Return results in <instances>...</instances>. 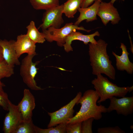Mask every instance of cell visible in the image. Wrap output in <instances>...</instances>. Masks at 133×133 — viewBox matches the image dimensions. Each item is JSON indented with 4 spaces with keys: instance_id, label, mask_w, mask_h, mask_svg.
Listing matches in <instances>:
<instances>
[{
    "instance_id": "obj_30",
    "label": "cell",
    "mask_w": 133,
    "mask_h": 133,
    "mask_svg": "<svg viewBox=\"0 0 133 133\" xmlns=\"http://www.w3.org/2000/svg\"><path fill=\"white\" fill-rule=\"evenodd\" d=\"M1 79H0V90H3V87L5 86V84L1 81Z\"/></svg>"
},
{
    "instance_id": "obj_5",
    "label": "cell",
    "mask_w": 133,
    "mask_h": 133,
    "mask_svg": "<svg viewBox=\"0 0 133 133\" xmlns=\"http://www.w3.org/2000/svg\"><path fill=\"white\" fill-rule=\"evenodd\" d=\"M35 55H27L20 63V74L24 82L32 90L37 91L43 89L38 86L34 79L38 68L36 66L40 62H33V59Z\"/></svg>"
},
{
    "instance_id": "obj_8",
    "label": "cell",
    "mask_w": 133,
    "mask_h": 133,
    "mask_svg": "<svg viewBox=\"0 0 133 133\" xmlns=\"http://www.w3.org/2000/svg\"><path fill=\"white\" fill-rule=\"evenodd\" d=\"M110 105L107 108V112L115 110L118 115L125 116L131 115L133 112V96L118 99L113 97L109 99Z\"/></svg>"
},
{
    "instance_id": "obj_12",
    "label": "cell",
    "mask_w": 133,
    "mask_h": 133,
    "mask_svg": "<svg viewBox=\"0 0 133 133\" xmlns=\"http://www.w3.org/2000/svg\"><path fill=\"white\" fill-rule=\"evenodd\" d=\"M14 47L18 58L24 53L29 55H36L35 44L26 34H21L17 36L15 42Z\"/></svg>"
},
{
    "instance_id": "obj_10",
    "label": "cell",
    "mask_w": 133,
    "mask_h": 133,
    "mask_svg": "<svg viewBox=\"0 0 133 133\" xmlns=\"http://www.w3.org/2000/svg\"><path fill=\"white\" fill-rule=\"evenodd\" d=\"M97 15L100 17L102 23L105 26L110 21L113 25L118 24L121 20L117 9L110 2H101Z\"/></svg>"
},
{
    "instance_id": "obj_2",
    "label": "cell",
    "mask_w": 133,
    "mask_h": 133,
    "mask_svg": "<svg viewBox=\"0 0 133 133\" xmlns=\"http://www.w3.org/2000/svg\"><path fill=\"white\" fill-rule=\"evenodd\" d=\"M100 97L95 90H87L80 98L76 104L81 105L79 111L75 115L69 119L66 124H73L82 122L90 118L98 120L102 116V113L107 112V108L101 105H97V101Z\"/></svg>"
},
{
    "instance_id": "obj_9",
    "label": "cell",
    "mask_w": 133,
    "mask_h": 133,
    "mask_svg": "<svg viewBox=\"0 0 133 133\" xmlns=\"http://www.w3.org/2000/svg\"><path fill=\"white\" fill-rule=\"evenodd\" d=\"M17 106L22 121L29 122L32 120L33 111L35 106V100L29 89H24L23 98Z\"/></svg>"
},
{
    "instance_id": "obj_19",
    "label": "cell",
    "mask_w": 133,
    "mask_h": 133,
    "mask_svg": "<svg viewBox=\"0 0 133 133\" xmlns=\"http://www.w3.org/2000/svg\"><path fill=\"white\" fill-rule=\"evenodd\" d=\"M30 3L35 9L46 10L60 5L59 0H30Z\"/></svg>"
},
{
    "instance_id": "obj_24",
    "label": "cell",
    "mask_w": 133,
    "mask_h": 133,
    "mask_svg": "<svg viewBox=\"0 0 133 133\" xmlns=\"http://www.w3.org/2000/svg\"><path fill=\"white\" fill-rule=\"evenodd\" d=\"M82 122L73 124H66V133H82Z\"/></svg>"
},
{
    "instance_id": "obj_3",
    "label": "cell",
    "mask_w": 133,
    "mask_h": 133,
    "mask_svg": "<svg viewBox=\"0 0 133 133\" xmlns=\"http://www.w3.org/2000/svg\"><path fill=\"white\" fill-rule=\"evenodd\" d=\"M91 81L99 96L97 102L100 103L113 97H122L129 93L130 87H120L110 81L101 74L97 75Z\"/></svg>"
},
{
    "instance_id": "obj_27",
    "label": "cell",
    "mask_w": 133,
    "mask_h": 133,
    "mask_svg": "<svg viewBox=\"0 0 133 133\" xmlns=\"http://www.w3.org/2000/svg\"><path fill=\"white\" fill-rule=\"evenodd\" d=\"M96 0H82L81 8H86L89 6Z\"/></svg>"
},
{
    "instance_id": "obj_13",
    "label": "cell",
    "mask_w": 133,
    "mask_h": 133,
    "mask_svg": "<svg viewBox=\"0 0 133 133\" xmlns=\"http://www.w3.org/2000/svg\"><path fill=\"white\" fill-rule=\"evenodd\" d=\"M100 35V34L98 31L88 35L84 34L79 32L74 31L67 36L63 46L65 51L68 52L73 51L71 44L72 42L74 40L82 41L86 45L88 44L89 43L96 44L97 41L95 39L94 37L95 36H99Z\"/></svg>"
},
{
    "instance_id": "obj_28",
    "label": "cell",
    "mask_w": 133,
    "mask_h": 133,
    "mask_svg": "<svg viewBox=\"0 0 133 133\" xmlns=\"http://www.w3.org/2000/svg\"><path fill=\"white\" fill-rule=\"evenodd\" d=\"M127 31L128 32V33L129 36V38L130 39V42L131 43V48H130V49L131 52L132 53H133V45L132 44V41L131 40V38L129 34V31L128 30Z\"/></svg>"
},
{
    "instance_id": "obj_21",
    "label": "cell",
    "mask_w": 133,
    "mask_h": 133,
    "mask_svg": "<svg viewBox=\"0 0 133 133\" xmlns=\"http://www.w3.org/2000/svg\"><path fill=\"white\" fill-rule=\"evenodd\" d=\"M35 126L32 120L29 122L22 121L17 126L13 133H35Z\"/></svg>"
},
{
    "instance_id": "obj_6",
    "label": "cell",
    "mask_w": 133,
    "mask_h": 133,
    "mask_svg": "<svg viewBox=\"0 0 133 133\" xmlns=\"http://www.w3.org/2000/svg\"><path fill=\"white\" fill-rule=\"evenodd\" d=\"M82 96V93L78 92L76 97L66 105L54 112H48L50 120L48 128L54 127L61 123H66L69 119L73 116V108Z\"/></svg>"
},
{
    "instance_id": "obj_15",
    "label": "cell",
    "mask_w": 133,
    "mask_h": 133,
    "mask_svg": "<svg viewBox=\"0 0 133 133\" xmlns=\"http://www.w3.org/2000/svg\"><path fill=\"white\" fill-rule=\"evenodd\" d=\"M122 50V54L120 56L116 54L112 51V54L115 57L116 66L117 69L121 71H126L130 74L133 72V63L129 60V55L130 53L128 51L127 47L123 43H121L120 47Z\"/></svg>"
},
{
    "instance_id": "obj_25",
    "label": "cell",
    "mask_w": 133,
    "mask_h": 133,
    "mask_svg": "<svg viewBox=\"0 0 133 133\" xmlns=\"http://www.w3.org/2000/svg\"><path fill=\"white\" fill-rule=\"evenodd\" d=\"M10 101L7 94L3 90H0V106L4 110L8 111Z\"/></svg>"
},
{
    "instance_id": "obj_17",
    "label": "cell",
    "mask_w": 133,
    "mask_h": 133,
    "mask_svg": "<svg viewBox=\"0 0 133 133\" xmlns=\"http://www.w3.org/2000/svg\"><path fill=\"white\" fill-rule=\"evenodd\" d=\"M82 0H68L63 5L62 12L68 18H73L81 7Z\"/></svg>"
},
{
    "instance_id": "obj_20",
    "label": "cell",
    "mask_w": 133,
    "mask_h": 133,
    "mask_svg": "<svg viewBox=\"0 0 133 133\" xmlns=\"http://www.w3.org/2000/svg\"><path fill=\"white\" fill-rule=\"evenodd\" d=\"M66 123H61L55 126L46 129H42L35 126V133H66Z\"/></svg>"
},
{
    "instance_id": "obj_32",
    "label": "cell",
    "mask_w": 133,
    "mask_h": 133,
    "mask_svg": "<svg viewBox=\"0 0 133 133\" xmlns=\"http://www.w3.org/2000/svg\"><path fill=\"white\" fill-rule=\"evenodd\" d=\"M133 125H131L130 126V128L132 129L133 130Z\"/></svg>"
},
{
    "instance_id": "obj_31",
    "label": "cell",
    "mask_w": 133,
    "mask_h": 133,
    "mask_svg": "<svg viewBox=\"0 0 133 133\" xmlns=\"http://www.w3.org/2000/svg\"><path fill=\"white\" fill-rule=\"evenodd\" d=\"M116 0H111L110 1L112 3L114 4V3L115 2Z\"/></svg>"
},
{
    "instance_id": "obj_4",
    "label": "cell",
    "mask_w": 133,
    "mask_h": 133,
    "mask_svg": "<svg viewBox=\"0 0 133 133\" xmlns=\"http://www.w3.org/2000/svg\"><path fill=\"white\" fill-rule=\"evenodd\" d=\"M42 30L46 40L50 43L55 41L57 45L60 47L63 46L67 37L73 31L81 30L89 32L91 31L86 30L83 26L79 27L72 22L66 23L61 28L50 27Z\"/></svg>"
},
{
    "instance_id": "obj_18",
    "label": "cell",
    "mask_w": 133,
    "mask_h": 133,
    "mask_svg": "<svg viewBox=\"0 0 133 133\" xmlns=\"http://www.w3.org/2000/svg\"><path fill=\"white\" fill-rule=\"evenodd\" d=\"M26 28L27 32L26 34L35 44L43 43L46 41L43 34L39 32L33 21H31Z\"/></svg>"
},
{
    "instance_id": "obj_22",
    "label": "cell",
    "mask_w": 133,
    "mask_h": 133,
    "mask_svg": "<svg viewBox=\"0 0 133 133\" xmlns=\"http://www.w3.org/2000/svg\"><path fill=\"white\" fill-rule=\"evenodd\" d=\"M14 73V67L9 65L4 60L0 62V79L8 78Z\"/></svg>"
},
{
    "instance_id": "obj_11",
    "label": "cell",
    "mask_w": 133,
    "mask_h": 133,
    "mask_svg": "<svg viewBox=\"0 0 133 133\" xmlns=\"http://www.w3.org/2000/svg\"><path fill=\"white\" fill-rule=\"evenodd\" d=\"M8 111L3 120V131L4 133H13L22 121L21 116L17 105L13 104L10 101Z\"/></svg>"
},
{
    "instance_id": "obj_7",
    "label": "cell",
    "mask_w": 133,
    "mask_h": 133,
    "mask_svg": "<svg viewBox=\"0 0 133 133\" xmlns=\"http://www.w3.org/2000/svg\"><path fill=\"white\" fill-rule=\"evenodd\" d=\"M63 4L60 5L46 10L44 13L42 19V23L38 29H46L51 27L55 28H59L64 22L62 17Z\"/></svg>"
},
{
    "instance_id": "obj_26",
    "label": "cell",
    "mask_w": 133,
    "mask_h": 133,
    "mask_svg": "<svg viewBox=\"0 0 133 133\" xmlns=\"http://www.w3.org/2000/svg\"><path fill=\"white\" fill-rule=\"evenodd\" d=\"M98 133H125V132L118 126L108 127L99 128L97 130Z\"/></svg>"
},
{
    "instance_id": "obj_16",
    "label": "cell",
    "mask_w": 133,
    "mask_h": 133,
    "mask_svg": "<svg viewBox=\"0 0 133 133\" xmlns=\"http://www.w3.org/2000/svg\"><path fill=\"white\" fill-rule=\"evenodd\" d=\"M101 1V0H96L90 6L86 8H80L78 10L80 12V15L74 24L78 26L84 20L88 22L97 20V16Z\"/></svg>"
},
{
    "instance_id": "obj_14",
    "label": "cell",
    "mask_w": 133,
    "mask_h": 133,
    "mask_svg": "<svg viewBox=\"0 0 133 133\" xmlns=\"http://www.w3.org/2000/svg\"><path fill=\"white\" fill-rule=\"evenodd\" d=\"M15 41L0 39V46L2 49V55L4 60L10 66L14 67L15 65L20 64L14 47Z\"/></svg>"
},
{
    "instance_id": "obj_29",
    "label": "cell",
    "mask_w": 133,
    "mask_h": 133,
    "mask_svg": "<svg viewBox=\"0 0 133 133\" xmlns=\"http://www.w3.org/2000/svg\"><path fill=\"white\" fill-rule=\"evenodd\" d=\"M2 47L0 46V62L3 61L4 59L2 55Z\"/></svg>"
},
{
    "instance_id": "obj_23",
    "label": "cell",
    "mask_w": 133,
    "mask_h": 133,
    "mask_svg": "<svg viewBox=\"0 0 133 133\" xmlns=\"http://www.w3.org/2000/svg\"><path fill=\"white\" fill-rule=\"evenodd\" d=\"M94 119L90 118L82 122V133H92V123Z\"/></svg>"
},
{
    "instance_id": "obj_1",
    "label": "cell",
    "mask_w": 133,
    "mask_h": 133,
    "mask_svg": "<svg viewBox=\"0 0 133 133\" xmlns=\"http://www.w3.org/2000/svg\"><path fill=\"white\" fill-rule=\"evenodd\" d=\"M88 44L93 74L96 76L104 74L110 79L115 80L116 70L107 53L108 44L104 40L100 39L96 44L90 43Z\"/></svg>"
}]
</instances>
